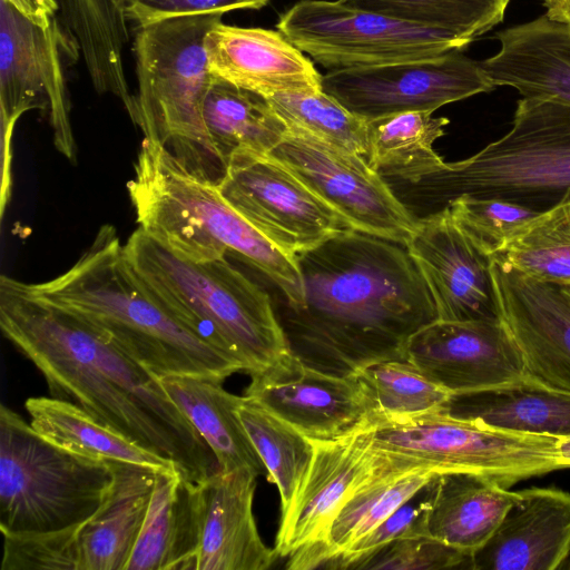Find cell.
Wrapping results in <instances>:
<instances>
[{"label": "cell", "instance_id": "1", "mask_svg": "<svg viewBox=\"0 0 570 570\" xmlns=\"http://www.w3.org/2000/svg\"><path fill=\"white\" fill-rule=\"evenodd\" d=\"M304 302L275 308L289 353L320 372L351 376L406 361L410 338L438 320L406 246L346 228L295 256Z\"/></svg>", "mask_w": 570, "mask_h": 570}, {"label": "cell", "instance_id": "2", "mask_svg": "<svg viewBox=\"0 0 570 570\" xmlns=\"http://www.w3.org/2000/svg\"><path fill=\"white\" fill-rule=\"evenodd\" d=\"M2 334L41 372L50 395L82 407L104 425L171 460L202 482L216 458L160 379L101 328L38 295L28 283L0 278Z\"/></svg>", "mask_w": 570, "mask_h": 570}, {"label": "cell", "instance_id": "3", "mask_svg": "<svg viewBox=\"0 0 570 570\" xmlns=\"http://www.w3.org/2000/svg\"><path fill=\"white\" fill-rule=\"evenodd\" d=\"M38 296L106 332L156 376H194L223 383L244 364L175 317L137 275L116 227L102 225L90 246L61 275L28 283Z\"/></svg>", "mask_w": 570, "mask_h": 570}, {"label": "cell", "instance_id": "4", "mask_svg": "<svg viewBox=\"0 0 570 570\" xmlns=\"http://www.w3.org/2000/svg\"><path fill=\"white\" fill-rule=\"evenodd\" d=\"M127 183L139 227L178 256L214 261L228 253L250 264L283 293V305L304 302L292 257L252 226L219 194L216 184L185 168L167 149L144 139Z\"/></svg>", "mask_w": 570, "mask_h": 570}, {"label": "cell", "instance_id": "5", "mask_svg": "<svg viewBox=\"0 0 570 570\" xmlns=\"http://www.w3.org/2000/svg\"><path fill=\"white\" fill-rule=\"evenodd\" d=\"M124 249L160 303L195 333L238 358L249 375L289 353L271 297L226 257L183 258L140 227Z\"/></svg>", "mask_w": 570, "mask_h": 570}, {"label": "cell", "instance_id": "6", "mask_svg": "<svg viewBox=\"0 0 570 570\" xmlns=\"http://www.w3.org/2000/svg\"><path fill=\"white\" fill-rule=\"evenodd\" d=\"M405 186L397 196L411 213H435L462 195L543 212L570 190V104L523 97L505 135Z\"/></svg>", "mask_w": 570, "mask_h": 570}, {"label": "cell", "instance_id": "7", "mask_svg": "<svg viewBox=\"0 0 570 570\" xmlns=\"http://www.w3.org/2000/svg\"><path fill=\"white\" fill-rule=\"evenodd\" d=\"M223 13L185 16L138 27L137 92L130 117L145 139L163 146L196 176L217 184L226 167L207 134L203 104L213 80L205 50Z\"/></svg>", "mask_w": 570, "mask_h": 570}, {"label": "cell", "instance_id": "8", "mask_svg": "<svg viewBox=\"0 0 570 570\" xmlns=\"http://www.w3.org/2000/svg\"><path fill=\"white\" fill-rule=\"evenodd\" d=\"M112 482L107 460L77 455L40 436L0 406V530L47 533L78 527L101 505Z\"/></svg>", "mask_w": 570, "mask_h": 570}, {"label": "cell", "instance_id": "9", "mask_svg": "<svg viewBox=\"0 0 570 570\" xmlns=\"http://www.w3.org/2000/svg\"><path fill=\"white\" fill-rule=\"evenodd\" d=\"M560 438L507 432L446 412L373 424L377 451L446 472L488 476L504 488L562 469Z\"/></svg>", "mask_w": 570, "mask_h": 570}, {"label": "cell", "instance_id": "10", "mask_svg": "<svg viewBox=\"0 0 570 570\" xmlns=\"http://www.w3.org/2000/svg\"><path fill=\"white\" fill-rule=\"evenodd\" d=\"M276 27L317 63L334 69L434 58L470 43L338 0H301L282 14Z\"/></svg>", "mask_w": 570, "mask_h": 570}, {"label": "cell", "instance_id": "11", "mask_svg": "<svg viewBox=\"0 0 570 570\" xmlns=\"http://www.w3.org/2000/svg\"><path fill=\"white\" fill-rule=\"evenodd\" d=\"M328 205L351 229L405 245L417 218L367 159L287 127L268 154Z\"/></svg>", "mask_w": 570, "mask_h": 570}, {"label": "cell", "instance_id": "12", "mask_svg": "<svg viewBox=\"0 0 570 570\" xmlns=\"http://www.w3.org/2000/svg\"><path fill=\"white\" fill-rule=\"evenodd\" d=\"M80 55L77 39L55 19L41 28L0 0V115L48 111L57 150L77 161L65 71Z\"/></svg>", "mask_w": 570, "mask_h": 570}, {"label": "cell", "instance_id": "13", "mask_svg": "<svg viewBox=\"0 0 570 570\" xmlns=\"http://www.w3.org/2000/svg\"><path fill=\"white\" fill-rule=\"evenodd\" d=\"M495 88L479 61L451 51L434 58L333 69L322 90L370 121L404 111L438 108Z\"/></svg>", "mask_w": 570, "mask_h": 570}, {"label": "cell", "instance_id": "14", "mask_svg": "<svg viewBox=\"0 0 570 570\" xmlns=\"http://www.w3.org/2000/svg\"><path fill=\"white\" fill-rule=\"evenodd\" d=\"M216 187L238 214L292 257L348 228L328 205L271 155L235 157Z\"/></svg>", "mask_w": 570, "mask_h": 570}, {"label": "cell", "instance_id": "15", "mask_svg": "<svg viewBox=\"0 0 570 570\" xmlns=\"http://www.w3.org/2000/svg\"><path fill=\"white\" fill-rule=\"evenodd\" d=\"M250 377L245 396L308 439H337L375 423L373 400L357 375L326 374L288 353Z\"/></svg>", "mask_w": 570, "mask_h": 570}, {"label": "cell", "instance_id": "16", "mask_svg": "<svg viewBox=\"0 0 570 570\" xmlns=\"http://www.w3.org/2000/svg\"><path fill=\"white\" fill-rule=\"evenodd\" d=\"M406 361L451 395H461L525 377L521 350L501 320H435L406 346Z\"/></svg>", "mask_w": 570, "mask_h": 570}, {"label": "cell", "instance_id": "17", "mask_svg": "<svg viewBox=\"0 0 570 570\" xmlns=\"http://www.w3.org/2000/svg\"><path fill=\"white\" fill-rule=\"evenodd\" d=\"M405 246L432 294L438 320H500L492 257L456 224L448 206L417 218Z\"/></svg>", "mask_w": 570, "mask_h": 570}, {"label": "cell", "instance_id": "18", "mask_svg": "<svg viewBox=\"0 0 570 570\" xmlns=\"http://www.w3.org/2000/svg\"><path fill=\"white\" fill-rule=\"evenodd\" d=\"M309 440L314 448L309 469L282 512L275 540L279 557L322 542L342 505L382 458L373 446V424L337 439Z\"/></svg>", "mask_w": 570, "mask_h": 570}, {"label": "cell", "instance_id": "19", "mask_svg": "<svg viewBox=\"0 0 570 570\" xmlns=\"http://www.w3.org/2000/svg\"><path fill=\"white\" fill-rule=\"evenodd\" d=\"M499 317L537 380L570 393V298L559 285L539 282L492 257Z\"/></svg>", "mask_w": 570, "mask_h": 570}, {"label": "cell", "instance_id": "20", "mask_svg": "<svg viewBox=\"0 0 570 570\" xmlns=\"http://www.w3.org/2000/svg\"><path fill=\"white\" fill-rule=\"evenodd\" d=\"M257 476L242 468L194 483L198 546L193 570H265L279 557L257 530L253 513Z\"/></svg>", "mask_w": 570, "mask_h": 570}, {"label": "cell", "instance_id": "21", "mask_svg": "<svg viewBox=\"0 0 570 570\" xmlns=\"http://www.w3.org/2000/svg\"><path fill=\"white\" fill-rule=\"evenodd\" d=\"M213 77L269 97L322 90V76L283 33L263 28L214 26L205 38Z\"/></svg>", "mask_w": 570, "mask_h": 570}, {"label": "cell", "instance_id": "22", "mask_svg": "<svg viewBox=\"0 0 570 570\" xmlns=\"http://www.w3.org/2000/svg\"><path fill=\"white\" fill-rule=\"evenodd\" d=\"M570 554V493L519 491L491 538L471 556L474 570H554Z\"/></svg>", "mask_w": 570, "mask_h": 570}, {"label": "cell", "instance_id": "23", "mask_svg": "<svg viewBox=\"0 0 570 570\" xmlns=\"http://www.w3.org/2000/svg\"><path fill=\"white\" fill-rule=\"evenodd\" d=\"M441 473L435 468L382 452L375 472L345 501L323 541L291 553L286 568H324Z\"/></svg>", "mask_w": 570, "mask_h": 570}, {"label": "cell", "instance_id": "24", "mask_svg": "<svg viewBox=\"0 0 570 570\" xmlns=\"http://www.w3.org/2000/svg\"><path fill=\"white\" fill-rule=\"evenodd\" d=\"M500 49L480 61L495 87L570 104V28L544 14L495 35Z\"/></svg>", "mask_w": 570, "mask_h": 570}, {"label": "cell", "instance_id": "25", "mask_svg": "<svg viewBox=\"0 0 570 570\" xmlns=\"http://www.w3.org/2000/svg\"><path fill=\"white\" fill-rule=\"evenodd\" d=\"M426 490L423 534L470 556L491 538L519 495L468 472L441 473Z\"/></svg>", "mask_w": 570, "mask_h": 570}, {"label": "cell", "instance_id": "26", "mask_svg": "<svg viewBox=\"0 0 570 570\" xmlns=\"http://www.w3.org/2000/svg\"><path fill=\"white\" fill-rule=\"evenodd\" d=\"M112 482L98 510L78 531V570H125L142 528L157 471L108 461Z\"/></svg>", "mask_w": 570, "mask_h": 570}, {"label": "cell", "instance_id": "27", "mask_svg": "<svg viewBox=\"0 0 570 570\" xmlns=\"http://www.w3.org/2000/svg\"><path fill=\"white\" fill-rule=\"evenodd\" d=\"M445 412L507 432L570 436V393L530 374L512 383L452 395Z\"/></svg>", "mask_w": 570, "mask_h": 570}, {"label": "cell", "instance_id": "28", "mask_svg": "<svg viewBox=\"0 0 570 570\" xmlns=\"http://www.w3.org/2000/svg\"><path fill=\"white\" fill-rule=\"evenodd\" d=\"M194 483L157 472L147 514L125 570H193L198 546Z\"/></svg>", "mask_w": 570, "mask_h": 570}, {"label": "cell", "instance_id": "29", "mask_svg": "<svg viewBox=\"0 0 570 570\" xmlns=\"http://www.w3.org/2000/svg\"><path fill=\"white\" fill-rule=\"evenodd\" d=\"M160 382L213 451L219 471L247 468L267 479V470L236 412L243 396L200 377L170 375Z\"/></svg>", "mask_w": 570, "mask_h": 570}, {"label": "cell", "instance_id": "30", "mask_svg": "<svg viewBox=\"0 0 570 570\" xmlns=\"http://www.w3.org/2000/svg\"><path fill=\"white\" fill-rule=\"evenodd\" d=\"M24 407L33 430L60 449L90 459L140 464L157 472H179L171 460L104 425L72 402L38 396L27 399Z\"/></svg>", "mask_w": 570, "mask_h": 570}, {"label": "cell", "instance_id": "31", "mask_svg": "<svg viewBox=\"0 0 570 570\" xmlns=\"http://www.w3.org/2000/svg\"><path fill=\"white\" fill-rule=\"evenodd\" d=\"M204 124L222 163L268 155L287 131L266 97L213 77L203 104Z\"/></svg>", "mask_w": 570, "mask_h": 570}, {"label": "cell", "instance_id": "32", "mask_svg": "<svg viewBox=\"0 0 570 570\" xmlns=\"http://www.w3.org/2000/svg\"><path fill=\"white\" fill-rule=\"evenodd\" d=\"M450 120L432 111H404L367 121V163L382 177L415 184L438 170L444 160L434 142Z\"/></svg>", "mask_w": 570, "mask_h": 570}, {"label": "cell", "instance_id": "33", "mask_svg": "<svg viewBox=\"0 0 570 570\" xmlns=\"http://www.w3.org/2000/svg\"><path fill=\"white\" fill-rule=\"evenodd\" d=\"M236 412L267 470V480L278 489L283 512L309 469L313 444L298 430L245 395Z\"/></svg>", "mask_w": 570, "mask_h": 570}, {"label": "cell", "instance_id": "34", "mask_svg": "<svg viewBox=\"0 0 570 570\" xmlns=\"http://www.w3.org/2000/svg\"><path fill=\"white\" fill-rule=\"evenodd\" d=\"M493 257L535 281L570 284V190Z\"/></svg>", "mask_w": 570, "mask_h": 570}, {"label": "cell", "instance_id": "35", "mask_svg": "<svg viewBox=\"0 0 570 570\" xmlns=\"http://www.w3.org/2000/svg\"><path fill=\"white\" fill-rule=\"evenodd\" d=\"M344 6L472 42L503 20L510 0H338Z\"/></svg>", "mask_w": 570, "mask_h": 570}, {"label": "cell", "instance_id": "36", "mask_svg": "<svg viewBox=\"0 0 570 570\" xmlns=\"http://www.w3.org/2000/svg\"><path fill=\"white\" fill-rule=\"evenodd\" d=\"M357 375L375 406L374 424L399 423L445 412L452 395L407 361H384Z\"/></svg>", "mask_w": 570, "mask_h": 570}, {"label": "cell", "instance_id": "37", "mask_svg": "<svg viewBox=\"0 0 570 570\" xmlns=\"http://www.w3.org/2000/svg\"><path fill=\"white\" fill-rule=\"evenodd\" d=\"M287 127L367 159V121L355 116L323 90L283 92L267 97Z\"/></svg>", "mask_w": 570, "mask_h": 570}, {"label": "cell", "instance_id": "38", "mask_svg": "<svg viewBox=\"0 0 570 570\" xmlns=\"http://www.w3.org/2000/svg\"><path fill=\"white\" fill-rule=\"evenodd\" d=\"M448 207L479 248L495 256L540 212L500 198L462 195Z\"/></svg>", "mask_w": 570, "mask_h": 570}, {"label": "cell", "instance_id": "39", "mask_svg": "<svg viewBox=\"0 0 570 570\" xmlns=\"http://www.w3.org/2000/svg\"><path fill=\"white\" fill-rule=\"evenodd\" d=\"M79 527L47 533L3 535L1 570H78Z\"/></svg>", "mask_w": 570, "mask_h": 570}, {"label": "cell", "instance_id": "40", "mask_svg": "<svg viewBox=\"0 0 570 570\" xmlns=\"http://www.w3.org/2000/svg\"><path fill=\"white\" fill-rule=\"evenodd\" d=\"M471 556L432 537L409 535L396 539L357 562L353 569L439 570L459 568Z\"/></svg>", "mask_w": 570, "mask_h": 570}, {"label": "cell", "instance_id": "41", "mask_svg": "<svg viewBox=\"0 0 570 570\" xmlns=\"http://www.w3.org/2000/svg\"><path fill=\"white\" fill-rule=\"evenodd\" d=\"M414 498L401 505L394 513L356 541L341 556L326 563L324 568L353 569L357 562L396 539L409 535H422L426 500L414 503Z\"/></svg>", "mask_w": 570, "mask_h": 570}, {"label": "cell", "instance_id": "42", "mask_svg": "<svg viewBox=\"0 0 570 570\" xmlns=\"http://www.w3.org/2000/svg\"><path fill=\"white\" fill-rule=\"evenodd\" d=\"M269 0H126L125 16L138 27L166 19L261 9Z\"/></svg>", "mask_w": 570, "mask_h": 570}, {"label": "cell", "instance_id": "43", "mask_svg": "<svg viewBox=\"0 0 570 570\" xmlns=\"http://www.w3.org/2000/svg\"><path fill=\"white\" fill-rule=\"evenodd\" d=\"M1 119V138H0V156H1V186H0V217L2 218L7 205L11 198L12 177H11V159H12V134L18 122V118L0 115Z\"/></svg>", "mask_w": 570, "mask_h": 570}, {"label": "cell", "instance_id": "44", "mask_svg": "<svg viewBox=\"0 0 570 570\" xmlns=\"http://www.w3.org/2000/svg\"><path fill=\"white\" fill-rule=\"evenodd\" d=\"M20 14L41 28H48L59 9L57 0H4Z\"/></svg>", "mask_w": 570, "mask_h": 570}, {"label": "cell", "instance_id": "45", "mask_svg": "<svg viewBox=\"0 0 570 570\" xmlns=\"http://www.w3.org/2000/svg\"><path fill=\"white\" fill-rule=\"evenodd\" d=\"M546 17L570 28V0H544Z\"/></svg>", "mask_w": 570, "mask_h": 570}, {"label": "cell", "instance_id": "46", "mask_svg": "<svg viewBox=\"0 0 570 570\" xmlns=\"http://www.w3.org/2000/svg\"><path fill=\"white\" fill-rule=\"evenodd\" d=\"M557 458L562 469L570 468V436L559 439L557 443Z\"/></svg>", "mask_w": 570, "mask_h": 570}, {"label": "cell", "instance_id": "47", "mask_svg": "<svg viewBox=\"0 0 570 570\" xmlns=\"http://www.w3.org/2000/svg\"><path fill=\"white\" fill-rule=\"evenodd\" d=\"M115 2V4L121 10L124 11L125 9V3H126V0H112ZM125 13V12H124Z\"/></svg>", "mask_w": 570, "mask_h": 570}, {"label": "cell", "instance_id": "48", "mask_svg": "<svg viewBox=\"0 0 570 570\" xmlns=\"http://www.w3.org/2000/svg\"><path fill=\"white\" fill-rule=\"evenodd\" d=\"M559 286L568 295V297L570 298V284L559 285Z\"/></svg>", "mask_w": 570, "mask_h": 570}, {"label": "cell", "instance_id": "49", "mask_svg": "<svg viewBox=\"0 0 570 570\" xmlns=\"http://www.w3.org/2000/svg\"><path fill=\"white\" fill-rule=\"evenodd\" d=\"M566 562H567V564L564 566V568L570 569V560L566 561Z\"/></svg>", "mask_w": 570, "mask_h": 570}]
</instances>
